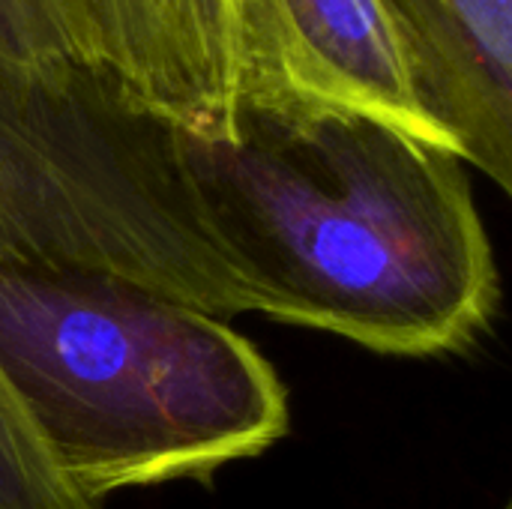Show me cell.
Masks as SVG:
<instances>
[{
    "label": "cell",
    "instance_id": "cell-7",
    "mask_svg": "<svg viewBox=\"0 0 512 509\" xmlns=\"http://www.w3.org/2000/svg\"><path fill=\"white\" fill-rule=\"evenodd\" d=\"M0 63L15 69H39L63 63L21 0H0Z\"/></svg>",
    "mask_w": 512,
    "mask_h": 509
},
{
    "label": "cell",
    "instance_id": "cell-1",
    "mask_svg": "<svg viewBox=\"0 0 512 509\" xmlns=\"http://www.w3.org/2000/svg\"><path fill=\"white\" fill-rule=\"evenodd\" d=\"M108 240L225 321L261 312L381 354L465 351L501 297L462 159L354 117L240 114L237 138H198L135 108Z\"/></svg>",
    "mask_w": 512,
    "mask_h": 509
},
{
    "label": "cell",
    "instance_id": "cell-3",
    "mask_svg": "<svg viewBox=\"0 0 512 509\" xmlns=\"http://www.w3.org/2000/svg\"><path fill=\"white\" fill-rule=\"evenodd\" d=\"M228 3L240 114L279 123L372 120L450 150L417 99L408 54L378 0Z\"/></svg>",
    "mask_w": 512,
    "mask_h": 509
},
{
    "label": "cell",
    "instance_id": "cell-4",
    "mask_svg": "<svg viewBox=\"0 0 512 509\" xmlns=\"http://www.w3.org/2000/svg\"><path fill=\"white\" fill-rule=\"evenodd\" d=\"M60 60L198 138H237L228 0H24Z\"/></svg>",
    "mask_w": 512,
    "mask_h": 509
},
{
    "label": "cell",
    "instance_id": "cell-6",
    "mask_svg": "<svg viewBox=\"0 0 512 509\" xmlns=\"http://www.w3.org/2000/svg\"><path fill=\"white\" fill-rule=\"evenodd\" d=\"M0 509H102L57 471L21 405L0 381Z\"/></svg>",
    "mask_w": 512,
    "mask_h": 509
},
{
    "label": "cell",
    "instance_id": "cell-5",
    "mask_svg": "<svg viewBox=\"0 0 512 509\" xmlns=\"http://www.w3.org/2000/svg\"><path fill=\"white\" fill-rule=\"evenodd\" d=\"M450 150L512 189V0H378Z\"/></svg>",
    "mask_w": 512,
    "mask_h": 509
},
{
    "label": "cell",
    "instance_id": "cell-2",
    "mask_svg": "<svg viewBox=\"0 0 512 509\" xmlns=\"http://www.w3.org/2000/svg\"><path fill=\"white\" fill-rule=\"evenodd\" d=\"M0 381L99 507L207 480L288 432V393L249 339L99 255L3 165Z\"/></svg>",
    "mask_w": 512,
    "mask_h": 509
}]
</instances>
